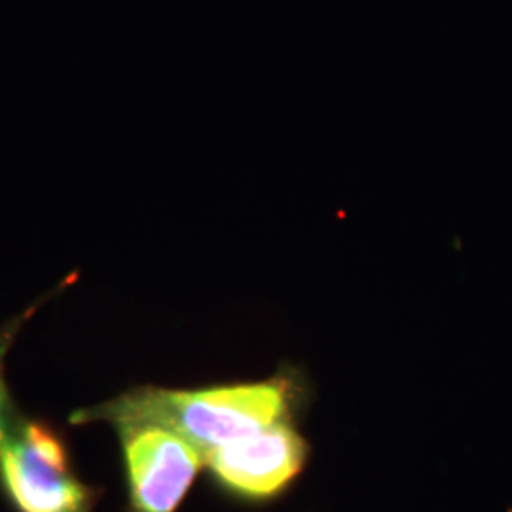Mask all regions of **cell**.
I'll return each instance as SVG.
<instances>
[{
  "label": "cell",
  "instance_id": "6da1fadb",
  "mask_svg": "<svg viewBox=\"0 0 512 512\" xmlns=\"http://www.w3.org/2000/svg\"><path fill=\"white\" fill-rule=\"evenodd\" d=\"M304 397V380L291 368H283L258 382L198 389L139 385L107 403L76 410L69 423L105 421L114 429L135 423L162 425L192 442L205 456L222 444L253 435L275 423L294 420Z\"/></svg>",
  "mask_w": 512,
  "mask_h": 512
},
{
  "label": "cell",
  "instance_id": "3957f363",
  "mask_svg": "<svg viewBox=\"0 0 512 512\" xmlns=\"http://www.w3.org/2000/svg\"><path fill=\"white\" fill-rule=\"evenodd\" d=\"M310 456V442L289 420L207 452L205 469L226 497L262 507L289 494Z\"/></svg>",
  "mask_w": 512,
  "mask_h": 512
},
{
  "label": "cell",
  "instance_id": "277c9868",
  "mask_svg": "<svg viewBox=\"0 0 512 512\" xmlns=\"http://www.w3.org/2000/svg\"><path fill=\"white\" fill-rule=\"evenodd\" d=\"M126 469L128 512H177L205 467L179 433L152 423L116 427Z\"/></svg>",
  "mask_w": 512,
  "mask_h": 512
},
{
  "label": "cell",
  "instance_id": "7a4b0ae2",
  "mask_svg": "<svg viewBox=\"0 0 512 512\" xmlns=\"http://www.w3.org/2000/svg\"><path fill=\"white\" fill-rule=\"evenodd\" d=\"M37 308L0 327V492L16 512H93L101 492L76 475L67 439L27 416L6 384V353Z\"/></svg>",
  "mask_w": 512,
  "mask_h": 512
}]
</instances>
